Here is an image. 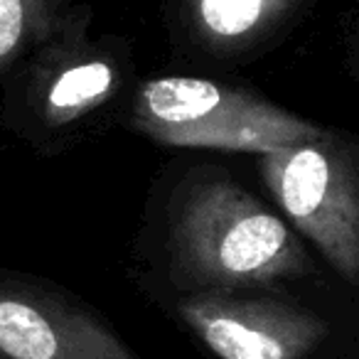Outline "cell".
Segmentation results:
<instances>
[{
	"mask_svg": "<svg viewBox=\"0 0 359 359\" xmlns=\"http://www.w3.org/2000/svg\"><path fill=\"white\" fill-rule=\"evenodd\" d=\"M172 256L202 290H236L310 269L303 244L254 195L215 177L187 190L172 219Z\"/></svg>",
	"mask_w": 359,
	"mask_h": 359,
	"instance_id": "cell-1",
	"label": "cell"
},
{
	"mask_svg": "<svg viewBox=\"0 0 359 359\" xmlns=\"http://www.w3.org/2000/svg\"><path fill=\"white\" fill-rule=\"evenodd\" d=\"M135 123L163 145L271 153L300 145L323 128L261 96L200 76H160L135 96Z\"/></svg>",
	"mask_w": 359,
	"mask_h": 359,
	"instance_id": "cell-2",
	"label": "cell"
},
{
	"mask_svg": "<svg viewBox=\"0 0 359 359\" xmlns=\"http://www.w3.org/2000/svg\"><path fill=\"white\" fill-rule=\"evenodd\" d=\"M261 177L288 219L349 280L359 278V192L352 155L323 133L259 160Z\"/></svg>",
	"mask_w": 359,
	"mask_h": 359,
	"instance_id": "cell-3",
	"label": "cell"
},
{
	"mask_svg": "<svg viewBox=\"0 0 359 359\" xmlns=\"http://www.w3.org/2000/svg\"><path fill=\"white\" fill-rule=\"evenodd\" d=\"M0 359H138L74 298L0 271Z\"/></svg>",
	"mask_w": 359,
	"mask_h": 359,
	"instance_id": "cell-4",
	"label": "cell"
},
{
	"mask_svg": "<svg viewBox=\"0 0 359 359\" xmlns=\"http://www.w3.org/2000/svg\"><path fill=\"white\" fill-rule=\"evenodd\" d=\"M180 315L219 359H303L327 334L318 315L234 290H202Z\"/></svg>",
	"mask_w": 359,
	"mask_h": 359,
	"instance_id": "cell-5",
	"label": "cell"
},
{
	"mask_svg": "<svg viewBox=\"0 0 359 359\" xmlns=\"http://www.w3.org/2000/svg\"><path fill=\"white\" fill-rule=\"evenodd\" d=\"M283 0H195V22L210 42H246L280 15Z\"/></svg>",
	"mask_w": 359,
	"mask_h": 359,
	"instance_id": "cell-6",
	"label": "cell"
},
{
	"mask_svg": "<svg viewBox=\"0 0 359 359\" xmlns=\"http://www.w3.org/2000/svg\"><path fill=\"white\" fill-rule=\"evenodd\" d=\"M114 89V69L106 62H81L65 69L47 94L45 116L55 123L79 118L91 106L101 104Z\"/></svg>",
	"mask_w": 359,
	"mask_h": 359,
	"instance_id": "cell-7",
	"label": "cell"
}]
</instances>
